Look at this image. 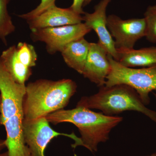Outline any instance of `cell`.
<instances>
[{"label":"cell","instance_id":"obj_15","mask_svg":"<svg viewBox=\"0 0 156 156\" xmlns=\"http://www.w3.org/2000/svg\"><path fill=\"white\" fill-rule=\"evenodd\" d=\"M0 61L6 70L18 83L25 85L32 75L31 69L23 64L17 58L16 46L13 45L3 51Z\"/></svg>","mask_w":156,"mask_h":156},{"label":"cell","instance_id":"obj_23","mask_svg":"<svg viewBox=\"0 0 156 156\" xmlns=\"http://www.w3.org/2000/svg\"><path fill=\"white\" fill-rule=\"evenodd\" d=\"M0 156H8V152H5L4 153H0Z\"/></svg>","mask_w":156,"mask_h":156},{"label":"cell","instance_id":"obj_9","mask_svg":"<svg viewBox=\"0 0 156 156\" xmlns=\"http://www.w3.org/2000/svg\"><path fill=\"white\" fill-rule=\"evenodd\" d=\"M112 0H101L95 6L94 12L86 13L83 16L84 23L92 30H94L98 36V43L110 55L117 61L118 53L115 47L114 41L107 27L106 10Z\"/></svg>","mask_w":156,"mask_h":156},{"label":"cell","instance_id":"obj_7","mask_svg":"<svg viewBox=\"0 0 156 156\" xmlns=\"http://www.w3.org/2000/svg\"><path fill=\"white\" fill-rule=\"evenodd\" d=\"M107 27L114 39L117 49H133L138 40L146 35V23L144 17L123 20L115 14L107 17Z\"/></svg>","mask_w":156,"mask_h":156},{"label":"cell","instance_id":"obj_14","mask_svg":"<svg viewBox=\"0 0 156 156\" xmlns=\"http://www.w3.org/2000/svg\"><path fill=\"white\" fill-rule=\"evenodd\" d=\"M90 44L83 37L70 42L60 52L68 66L80 74L86 64Z\"/></svg>","mask_w":156,"mask_h":156},{"label":"cell","instance_id":"obj_21","mask_svg":"<svg viewBox=\"0 0 156 156\" xmlns=\"http://www.w3.org/2000/svg\"><path fill=\"white\" fill-rule=\"evenodd\" d=\"M6 147L5 143V140L0 139V153L1 152L2 150Z\"/></svg>","mask_w":156,"mask_h":156},{"label":"cell","instance_id":"obj_22","mask_svg":"<svg viewBox=\"0 0 156 156\" xmlns=\"http://www.w3.org/2000/svg\"><path fill=\"white\" fill-rule=\"evenodd\" d=\"M92 0H85L84 2L83 7H86L89 5L91 2H92Z\"/></svg>","mask_w":156,"mask_h":156},{"label":"cell","instance_id":"obj_3","mask_svg":"<svg viewBox=\"0 0 156 156\" xmlns=\"http://www.w3.org/2000/svg\"><path fill=\"white\" fill-rule=\"evenodd\" d=\"M76 107L99 110L110 116L134 111L143 114L156 123V112L148 108L136 91L124 84L101 87L96 94L82 97Z\"/></svg>","mask_w":156,"mask_h":156},{"label":"cell","instance_id":"obj_19","mask_svg":"<svg viewBox=\"0 0 156 156\" xmlns=\"http://www.w3.org/2000/svg\"><path fill=\"white\" fill-rule=\"evenodd\" d=\"M56 0H41V3L35 9L28 13L18 15V16L27 21L38 16L49 8L56 5Z\"/></svg>","mask_w":156,"mask_h":156},{"label":"cell","instance_id":"obj_12","mask_svg":"<svg viewBox=\"0 0 156 156\" xmlns=\"http://www.w3.org/2000/svg\"><path fill=\"white\" fill-rule=\"evenodd\" d=\"M23 114H20L6 120L2 125L6 130L5 143L8 156H31L23 135Z\"/></svg>","mask_w":156,"mask_h":156},{"label":"cell","instance_id":"obj_2","mask_svg":"<svg viewBox=\"0 0 156 156\" xmlns=\"http://www.w3.org/2000/svg\"><path fill=\"white\" fill-rule=\"evenodd\" d=\"M46 118L49 122L55 125L64 122L73 124L81 134L82 146L92 152L97 151L98 144L106 142L112 129L123 120L122 117L107 115L82 107L60 110Z\"/></svg>","mask_w":156,"mask_h":156},{"label":"cell","instance_id":"obj_8","mask_svg":"<svg viewBox=\"0 0 156 156\" xmlns=\"http://www.w3.org/2000/svg\"><path fill=\"white\" fill-rule=\"evenodd\" d=\"M25 85L18 83L0 61V115L9 117L22 112Z\"/></svg>","mask_w":156,"mask_h":156},{"label":"cell","instance_id":"obj_10","mask_svg":"<svg viewBox=\"0 0 156 156\" xmlns=\"http://www.w3.org/2000/svg\"><path fill=\"white\" fill-rule=\"evenodd\" d=\"M108 54L98 43H90L82 75L101 87L105 85L111 70Z\"/></svg>","mask_w":156,"mask_h":156},{"label":"cell","instance_id":"obj_18","mask_svg":"<svg viewBox=\"0 0 156 156\" xmlns=\"http://www.w3.org/2000/svg\"><path fill=\"white\" fill-rule=\"evenodd\" d=\"M144 18L146 23V38L151 43H156V5L147 7Z\"/></svg>","mask_w":156,"mask_h":156},{"label":"cell","instance_id":"obj_13","mask_svg":"<svg viewBox=\"0 0 156 156\" xmlns=\"http://www.w3.org/2000/svg\"><path fill=\"white\" fill-rule=\"evenodd\" d=\"M117 62L129 68H142L156 66V47L135 50L117 49Z\"/></svg>","mask_w":156,"mask_h":156},{"label":"cell","instance_id":"obj_24","mask_svg":"<svg viewBox=\"0 0 156 156\" xmlns=\"http://www.w3.org/2000/svg\"><path fill=\"white\" fill-rule=\"evenodd\" d=\"M154 95L156 101V93H154ZM154 154H155L156 155V152Z\"/></svg>","mask_w":156,"mask_h":156},{"label":"cell","instance_id":"obj_16","mask_svg":"<svg viewBox=\"0 0 156 156\" xmlns=\"http://www.w3.org/2000/svg\"><path fill=\"white\" fill-rule=\"evenodd\" d=\"M10 0H0V40L7 44L6 38L13 33L15 27L8 10Z\"/></svg>","mask_w":156,"mask_h":156},{"label":"cell","instance_id":"obj_20","mask_svg":"<svg viewBox=\"0 0 156 156\" xmlns=\"http://www.w3.org/2000/svg\"><path fill=\"white\" fill-rule=\"evenodd\" d=\"M84 1L85 0H73L72 5L69 8L77 14L80 15L84 14L85 13L83 10Z\"/></svg>","mask_w":156,"mask_h":156},{"label":"cell","instance_id":"obj_4","mask_svg":"<svg viewBox=\"0 0 156 156\" xmlns=\"http://www.w3.org/2000/svg\"><path fill=\"white\" fill-rule=\"evenodd\" d=\"M111 70L105 86L124 84L134 89L145 105L150 103L149 94L156 92V66L135 69L123 66L108 55Z\"/></svg>","mask_w":156,"mask_h":156},{"label":"cell","instance_id":"obj_17","mask_svg":"<svg viewBox=\"0 0 156 156\" xmlns=\"http://www.w3.org/2000/svg\"><path fill=\"white\" fill-rule=\"evenodd\" d=\"M17 58L20 62L29 68L36 66L37 55L32 45L26 42H19L16 46Z\"/></svg>","mask_w":156,"mask_h":156},{"label":"cell","instance_id":"obj_5","mask_svg":"<svg viewBox=\"0 0 156 156\" xmlns=\"http://www.w3.org/2000/svg\"><path fill=\"white\" fill-rule=\"evenodd\" d=\"M46 117L33 120L23 119V130L26 143L27 145L31 156H45V151L48 144L54 137L59 136H68L75 143L72 147L82 146L80 138L73 133L71 134L59 133L50 127Z\"/></svg>","mask_w":156,"mask_h":156},{"label":"cell","instance_id":"obj_1","mask_svg":"<svg viewBox=\"0 0 156 156\" xmlns=\"http://www.w3.org/2000/svg\"><path fill=\"white\" fill-rule=\"evenodd\" d=\"M76 83L70 79L37 80L26 86L23 119L33 120L63 109L76 92Z\"/></svg>","mask_w":156,"mask_h":156},{"label":"cell","instance_id":"obj_11","mask_svg":"<svg viewBox=\"0 0 156 156\" xmlns=\"http://www.w3.org/2000/svg\"><path fill=\"white\" fill-rule=\"evenodd\" d=\"M83 16L77 14L70 8L50 7L38 16L27 20L31 30H34L73 25L81 23Z\"/></svg>","mask_w":156,"mask_h":156},{"label":"cell","instance_id":"obj_25","mask_svg":"<svg viewBox=\"0 0 156 156\" xmlns=\"http://www.w3.org/2000/svg\"><path fill=\"white\" fill-rule=\"evenodd\" d=\"M147 156H156V155L154 153L150 155Z\"/></svg>","mask_w":156,"mask_h":156},{"label":"cell","instance_id":"obj_6","mask_svg":"<svg viewBox=\"0 0 156 156\" xmlns=\"http://www.w3.org/2000/svg\"><path fill=\"white\" fill-rule=\"evenodd\" d=\"M92 31L84 23L73 25L39 29L31 30L30 38L34 42L46 44V50L50 55L61 52L70 42L83 37Z\"/></svg>","mask_w":156,"mask_h":156}]
</instances>
